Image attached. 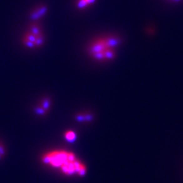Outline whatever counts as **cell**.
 Returning <instances> with one entry per match:
<instances>
[{
	"mask_svg": "<svg viewBox=\"0 0 183 183\" xmlns=\"http://www.w3.org/2000/svg\"><path fill=\"white\" fill-rule=\"evenodd\" d=\"M120 43L116 38H108L95 41L89 48V52L98 60H109L115 58L114 49Z\"/></svg>",
	"mask_w": 183,
	"mask_h": 183,
	"instance_id": "cell-1",
	"label": "cell"
},
{
	"mask_svg": "<svg viewBox=\"0 0 183 183\" xmlns=\"http://www.w3.org/2000/svg\"><path fill=\"white\" fill-rule=\"evenodd\" d=\"M77 157L73 152L65 150H54L45 153L42 157V162L43 164L58 169L67 161Z\"/></svg>",
	"mask_w": 183,
	"mask_h": 183,
	"instance_id": "cell-2",
	"label": "cell"
},
{
	"mask_svg": "<svg viewBox=\"0 0 183 183\" xmlns=\"http://www.w3.org/2000/svg\"><path fill=\"white\" fill-rule=\"evenodd\" d=\"M61 173L68 176H84L87 172V167L78 158L75 157L67 161L59 168Z\"/></svg>",
	"mask_w": 183,
	"mask_h": 183,
	"instance_id": "cell-3",
	"label": "cell"
},
{
	"mask_svg": "<svg viewBox=\"0 0 183 183\" xmlns=\"http://www.w3.org/2000/svg\"><path fill=\"white\" fill-rule=\"evenodd\" d=\"M47 8L46 6H40L37 8L30 15V18L33 20H37L46 14Z\"/></svg>",
	"mask_w": 183,
	"mask_h": 183,
	"instance_id": "cell-4",
	"label": "cell"
},
{
	"mask_svg": "<svg viewBox=\"0 0 183 183\" xmlns=\"http://www.w3.org/2000/svg\"><path fill=\"white\" fill-rule=\"evenodd\" d=\"M64 139L69 142H73L77 139V134L73 130H67L64 134Z\"/></svg>",
	"mask_w": 183,
	"mask_h": 183,
	"instance_id": "cell-5",
	"label": "cell"
},
{
	"mask_svg": "<svg viewBox=\"0 0 183 183\" xmlns=\"http://www.w3.org/2000/svg\"><path fill=\"white\" fill-rule=\"evenodd\" d=\"M93 115L91 114H78V115H76L75 119L78 121H90L93 119Z\"/></svg>",
	"mask_w": 183,
	"mask_h": 183,
	"instance_id": "cell-6",
	"label": "cell"
},
{
	"mask_svg": "<svg viewBox=\"0 0 183 183\" xmlns=\"http://www.w3.org/2000/svg\"><path fill=\"white\" fill-rule=\"evenodd\" d=\"M50 105H51L50 100L46 98V99H44L42 100V102H41V104L39 106H41L43 109H44L46 111H48L50 108Z\"/></svg>",
	"mask_w": 183,
	"mask_h": 183,
	"instance_id": "cell-7",
	"label": "cell"
},
{
	"mask_svg": "<svg viewBox=\"0 0 183 183\" xmlns=\"http://www.w3.org/2000/svg\"><path fill=\"white\" fill-rule=\"evenodd\" d=\"M31 33H32L33 35H35V37L38 36L39 35H41V31H40V28H39V27L36 26V25H32L31 27L30 28V31H29Z\"/></svg>",
	"mask_w": 183,
	"mask_h": 183,
	"instance_id": "cell-8",
	"label": "cell"
},
{
	"mask_svg": "<svg viewBox=\"0 0 183 183\" xmlns=\"http://www.w3.org/2000/svg\"><path fill=\"white\" fill-rule=\"evenodd\" d=\"M35 113L37 114V115H46V113L48 112L39 105L37 107H35Z\"/></svg>",
	"mask_w": 183,
	"mask_h": 183,
	"instance_id": "cell-9",
	"label": "cell"
},
{
	"mask_svg": "<svg viewBox=\"0 0 183 183\" xmlns=\"http://www.w3.org/2000/svg\"><path fill=\"white\" fill-rule=\"evenodd\" d=\"M85 2H86L88 5L89 6V5H91V4L94 3L96 2V0H85Z\"/></svg>",
	"mask_w": 183,
	"mask_h": 183,
	"instance_id": "cell-10",
	"label": "cell"
},
{
	"mask_svg": "<svg viewBox=\"0 0 183 183\" xmlns=\"http://www.w3.org/2000/svg\"><path fill=\"white\" fill-rule=\"evenodd\" d=\"M170 1H172V2H180V0H170Z\"/></svg>",
	"mask_w": 183,
	"mask_h": 183,
	"instance_id": "cell-11",
	"label": "cell"
},
{
	"mask_svg": "<svg viewBox=\"0 0 183 183\" xmlns=\"http://www.w3.org/2000/svg\"><path fill=\"white\" fill-rule=\"evenodd\" d=\"M2 158H3V157L1 155H0V160H2Z\"/></svg>",
	"mask_w": 183,
	"mask_h": 183,
	"instance_id": "cell-12",
	"label": "cell"
}]
</instances>
